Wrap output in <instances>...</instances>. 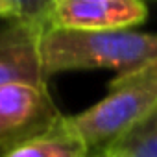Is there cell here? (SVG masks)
Masks as SVG:
<instances>
[{
	"label": "cell",
	"mask_w": 157,
	"mask_h": 157,
	"mask_svg": "<svg viewBox=\"0 0 157 157\" xmlns=\"http://www.w3.org/2000/svg\"><path fill=\"white\" fill-rule=\"evenodd\" d=\"M37 59L48 78L72 70L111 68L124 72L157 59L153 33L126 30H67L41 28L37 35Z\"/></svg>",
	"instance_id": "6da1fadb"
},
{
	"label": "cell",
	"mask_w": 157,
	"mask_h": 157,
	"mask_svg": "<svg viewBox=\"0 0 157 157\" xmlns=\"http://www.w3.org/2000/svg\"><path fill=\"white\" fill-rule=\"evenodd\" d=\"M153 113H157V59L117 72L107 94L68 120L91 153L104 150Z\"/></svg>",
	"instance_id": "7a4b0ae2"
},
{
	"label": "cell",
	"mask_w": 157,
	"mask_h": 157,
	"mask_svg": "<svg viewBox=\"0 0 157 157\" xmlns=\"http://www.w3.org/2000/svg\"><path fill=\"white\" fill-rule=\"evenodd\" d=\"M59 117L61 111L50 96L48 83H0V155L48 129Z\"/></svg>",
	"instance_id": "3957f363"
},
{
	"label": "cell",
	"mask_w": 157,
	"mask_h": 157,
	"mask_svg": "<svg viewBox=\"0 0 157 157\" xmlns=\"http://www.w3.org/2000/svg\"><path fill=\"white\" fill-rule=\"evenodd\" d=\"M146 0H48L41 15L43 28L126 30L148 19Z\"/></svg>",
	"instance_id": "277c9868"
},
{
	"label": "cell",
	"mask_w": 157,
	"mask_h": 157,
	"mask_svg": "<svg viewBox=\"0 0 157 157\" xmlns=\"http://www.w3.org/2000/svg\"><path fill=\"white\" fill-rule=\"evenodd\" d=\"M41 28V22L24 19L0 22V83H48L37 59V35Z\"/></svg>",
	"instance_id": "5b68a950"
},
{
	"label": "cell",
	"mask_w": 157,
	"mask_h": 157,
	"mask_svg": "<svg viewBox=\"0 0 157 157\" xmlns=\"http://www.w3.org/2000/svg\"><path fill=\"white\" fill-rule=\"evenodd\" d=\"M89 148L72 128L68 117L61 115L48 129L22 140L0 157H87Z\"/></svg>",
	"instance_id": "8992f818"
},
{
	"label": "cell",
	"mask_w": 157,
	"mask_h": 157,
	"mask_svg": "<svg viewBox=\"0 0 157 157\" xmlns=\"http://www.w3.org/2000/svg\"><path fill=\"white\" fill-rule=\"evenodd\" d=\"M104 151L111 157H157V113L128 129Z\"/></svg>",
	"instance_id": "52a82bcc"
},
{
	"label": "cell",
	"mask_w": 157,
	"mask_h": 157,
	"mask_svg": "<svg viewBox=\"0 0 157 157\" xmlns=\"http://www.w3.org/2000/svg\"><path fill=\"white\" fill-rule=\"evenodd\" d=\"M17 11V19L41 22V15L48 4V0H10ZM43 26V24H41Z\"/></svg>",
	"instance_id": "ba28073f"
},
{
	"label": "cell",
	"mask_w": 157,
	"mask_h": 157,
	"mask_svg": "<svg viewBox=\"0 0 157 157\" xmlns=\"http://www.w3.org/2000/svg\"><path fill=\"white\" fill-rule=\"evenodd\" d=\"M17 19V11L10 0H0V21Z\"/></svg>",
	"instance_id": "9c48e42d"
},
{
	"label": "cell",
	"mask_w": 157,
	"mask_h": 157,
	"mask_svg": "<svg viewBox=\"0 0 157 157\" xmlns=\"http://www.w3.org/2000/svg\"><path fill=\"white\" fill-rule=\"evenodd\" d=\"M87 157H111V155H109V153H105L104 150H98V151H91Z\"/></svg>",
	"instance_id": "30bf717a"
}]
</instances>
